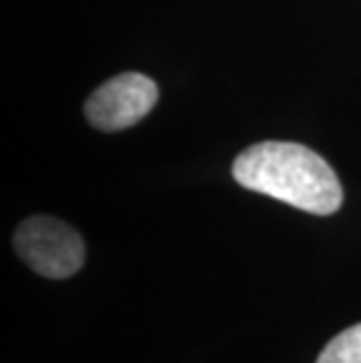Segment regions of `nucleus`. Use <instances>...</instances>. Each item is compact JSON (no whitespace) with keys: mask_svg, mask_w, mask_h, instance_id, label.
Instances as JSON below:
<instances>
[{"mask_svg":"<svg viewBox=\"0 0 361 363\" xmlns=\"http://www.w3.org/2000/svg\"><path fill=\"white\" fill-rule=\"evenodd\" d=\"M233 176L242 188L314 216L335 213L343 204V188L331 164L301 143L249 145L235 160Z\"/></svg>","mask_w":361,"mask_h":363,"instance_id":"obj_1","label":"nucleus"},{"mask_svg":"<svg viewBox=\"0 0 361 363\" xmlns=\"http://www.w3.org/2000/svg\"><path fill=\"white\" fill-rule=\"evenodd\" d=\"M14 249L30 269L48 279H66L84 262V242L71 225L48 216H35L19 225Z\"/></svg>","mask_w":361,"mask_h":363,"instance_id":"obj_2","label":"nucleus"},{"mask_svg":"<svg viewBox=\"0 0 361 363\" xmlns=\"http://www.w3.org/2000/svg\"><path fill=\"white\" fill-rule=\"evenodd\" d=\"M160 89L141 73H120L101 84L84 106L87 120L101 131H120L141 122L157 104Z\"/></svg>","mask_w":361,"mask_h":363,"instance_id":"obj_3","label":"nucleus"},{"mask_svg":"<svg viewBox=\"0 0 361 363\" xmlns=\"http://www.w3.org/2000/svg\"><path fill=\"white\" fill-rule=\"evenodd\" d=\"M317 363H361V323L335 335L319 354Z\"/></svg>","mask_w":361,"mask_h":363,"instance_id":"obj_4","label":"nucleus"}]
</instances>
